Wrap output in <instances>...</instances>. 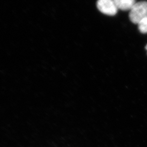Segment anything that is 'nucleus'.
Instances as JSON below:
<instances>
[{"label": "nucleus", "mask_w": 147, "mask_h": 147, "mask_svg": "<svg viewBox=\"0 0 147 147\" xmlns=\"http://www.w3.org/2000/svg\"><path fill=\"white\" fill-rule=\"evenodd\" d=\"M146 49H147V47H146Z\"/></svg>", "instance_id": "nucleus-5"}, {"label": "nucleus", "mask_w": 147, "mask_h": 147, "mask_svg": "<svg viewBox=\"0 0 147 147\" xmlns=\"http://www.w3.org/2000/svg\"><path fill=\"white\" fill-rule=\"evenodd\" d=\"M138 25L140 31L142 33H147V18L141 21Z\"/></svg>", "instance_id": "nucleus-4"}, {"label": "nucleus", "mask_w": 147, "mask_h": 147, "mask_svg": "<svg viewBox=\"0 0 147 147\" xmlns=\"http://www.w3.org/2000/svg\"><path fill=\"white\" fill-rule=\"evenodd\" d=\"M130 20L134 24H138L147 18V2H137L133 6L129 13Z\"/></svg>", "instance_id": "nucleus-1"}, {"label": "nucleus", "mask_w": 147, "mask_h": 147, "mask_svg": "<svg viewBox=\"0 0 147 147\" xmlns=\"http://www.w3.org/2000/svg\"><path fill=\"white\" fill-rule=\"evenodd\" d=\"M97 7L102 13L109 16H115L117 13L118 8L113 0H98Z\"/></svg>", "instance_id": "nucleus-2"}, {"label": "nucleus", "mask_w": 147, "mask_h": 147, "mask_svg": "<svg viewBox=\"0 0 147 147\" xmlns=\"http://www.w3.org/2000/svg\"><path fill=\"white\" fill-rule=\"evenodd\" d=\"M118 9L122 11L131 10L136 3L135 0H113Z\"/></svg>", "instance_id": "nucleus-3"}]
</instances>
